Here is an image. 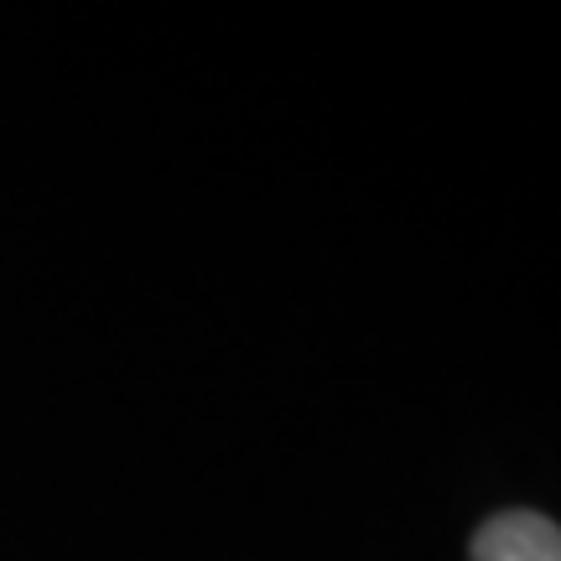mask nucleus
<instances>
[{
	"mask_svg": "<svg viewBox=\"0 0 561 561\" xmlns=\"http://www.w3.org/2000/svg\"><path fill=\"white\" fill-rule=\"evenodd\" d=\"M473 561H561V525L530 510H504L473 536Z\"/></svg>",
	"mask_w": 561,
	"mask_h": 561,
	"instance_id": "obj_1",
	"label": "nucleus"
}]
</instances>
